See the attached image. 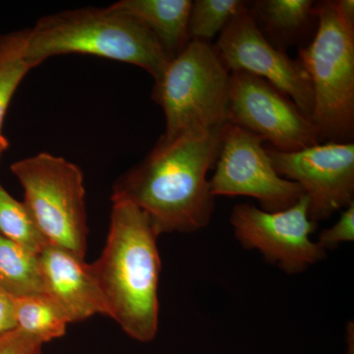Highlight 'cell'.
<instances>
[{
    "mask_svg": "<svg viewBox=\"0 0 354 354\" xmlns=\"http://www.w3.org/2000/svg\"><path fill=\"white\" fill-rule=\"evenodd\" d=\"M44 344L19 328L0 334V354H44Z\"/></svg>",
    "mask_w": 354,
    "mask_h": 354,
    "instance_id": "obj_21",
    "label": "cell"
},
{
    "mask_svg": "<svg viewBox=\"0 0 354 354\" xmlns=\"http://www.w3.org/2000/svg\"><path fill=\"white\" fill-rule=\"evenodd\" d=\"M354 241V202L342 212L341 218L319 236L318 244L324 250L335 249L344 242Z\"/></svg>",
    "mask_w": 354,
    "mask_h": 354,
    "instance_id": "obj_20",
    "label": "cell"
},
{
    "mask_svg": "<svg viewBox=\"0 0 354 354\" xmlns=\"http://www.w3.org/2000/svg\"><path fill=\"white\" fill-rule=\"evenodd\" d=\"M227 121L291 153L320 144L315 125L288 95L246 72H230Z\"/></svg>",
    "mask_w": 354,
    "mask_h": 354,
    "instance_id": "obj_8",
    "label": "cell"
},
{
    "mask_svg": "<svg viewBox=\"0 0 354 354\" xmlns=\"http://www.w3.org/2000/svg\"><path fill=\"white\" fill-rule=\"evenodd\" d=\"M0 288L10 297L46 295L39 255L0 234Z\"/></svg>",
    "mask_w": 354,
    "mask_h": 354,
    "instance_id": "obj_15",
    "label": "cell"
},
{
    "mask_svg": "<svg viewBox=\"0 0 354 354\" xmlns=\"http://www.w3.org/2000/svg\"><path fill=\"white\" fill-rule=\"evenodd\" d=\"M16 328L12 298L0 288V334Z\"/></svg>",
    "mask_w": 354,
    "mask_h": 354,
    "instance_id": "obj_22",
    "label": "cell"
},
{
    "mask_svg": "<svg viewBox=\"0 0 354 354\" xmlns=\"http://www.w3.org/2000/svg\"><path fill=\"white\" fill-rule=\"evenodd\" d=\"M191 6V0H121L111 6L145 26L171 60L190 41L187 28Z\"/></svg>",
    "mask_w": 354,
    "mask_h": 354,
    "instance_id": "obj_14",
    "label": "cell"
},
{
    "mask_svg": "<svg viewBox=\"0 0 354 354\" xmlns=\"http://www.w3.org/2000/svg\"><path fill=\"white\" fill-rule=\"evenodd\" d=\"M230 72L212 44L190 41L156 79L152 97L165 118V139L223 129Z\"/></svg>",
    "mask_w": 354,
    "mask_h": 354,
    "instance_id": "obj_5",
    "label": "cell"
},
{
    "mask_svg": "<svg viewBox=\"0 0 354 354\" xmlns=\"http://www.w3.org/2000/svg\"><path fill=\"white\" fill-rule=\"evenodd\" d=\"M260 137L227 122L221 131L220 153L209 189L216 196L252 197L266 212L290 209L305 193L279 176Z\"/></svg>",
    "mask_w": 354,
    "mask_h": 354,
    "instance_id": "obj_7",
    "label": "cell"
},
{
    "mask_svg": "<svg viewBox=\"0 0 354 354\" xmlns=\"http://www.w3.org/2000/svg\"><path fill=\"white\" fill-rule=\"evenodd\" d=\"M221 131L160 137L142 162L114 183L111 201L143 209L158 235L206 227L215 206L208 172L220 153Z\"/></svg>",
    "mask_w": 354,
    "mask_h": 354,
    "instance_id": "obj_1",
    "label": "cell"
},
{
    "mask_svg": "<svg viewBox=\"0 0 354 354\" xmlns=\"http://www.w3.org/2000/svg\"><path fill=\"white\" fill-rule=\"evenodd\" d=\"M308 206L305 195L295 206L279 212L239 204L232 209L230 223L244 248L259 251L286 274H299L326 257V250L310 239L317 223L309 218Z\"/></svg>",
    "mask_w": 354,
    "mask_h": 354,
    "instance_id": "obj_9",
    "label": "cell"
},
{
    "mask_svg": "<svg viewBox=\"0 0 354 354\" xmlns=\"http://www.w3.org/2000/svg\"><path fill=\"white\" fill-rule=\"evenodd\" d=\"M12 298L16 327L46 342L66 334V316L48 295H34Z\"/></svg>",
    "mask_w": 354,
    "mask_h": 354,
    "instance_id": "obj_16",
    "label": "cell"
},
{
    "mask_svg": "<svg viewBox=\"0 0 354 354\" xmlns=\"http://www.w3.org/2000/svg\"><path fill=\"white\" fill-rule=\"evenodd\" d=\"M69 53L136 65L153 80L169 62L145 26L111 6L51 14L29 29L28 57L36 66L48 58Z\"/></svg>",
    "mask_w": 354,
    "mask_h": 354,
    "instance_id": "obj_3",
    "label": "cell"
},
{
    "mask_svg": "<svg viewBox=\"0 0 354 354\" xmlns=\"http://www.w3.org/2000/svg\"><path fill=\"white\" fill-rule=\"evenodd\" d=\"M24 190V204L50 245L84 260L87 251L85 187L80 167L62 157L39 153L13 162Z\"/></svg>",
    "mask_w": 354,
    "mask_h": 354,
    "instance_id": "obj_6",
    "label": "cell"
},
{
    "mask_svg": "<svg viewBox=\"0 0 354 354\" xmlns=\"http://www.w3.org/2000/svg\"><path fill=\"white\" fill-rule=\"evenodd\" d=\"M337 13L342 20L354 28V1L353 0H335L334 1Z\"/></svg>",
    "mask_w": 354,
    "mask_h": 354,
    "instance_id": "obj_23",
    "label": "cell"
},
{
    "mask_svg": "<svg viewBox=\"0 0 354 354\" xmlns=\"http://www.w3.org/2000/svg\"><path fill=\"white\" fill-rule=\"evenodd\" d=\"M279 176L301 186L309 218L325 221L354 202V144L320 143L297 152L266 147Z\"/></svg>",
    "mask_w": 354,
    "mask_h": 354,
    "instance_id": "obj_11",
    "label": "cell"
},
{
    "mask_svg": "<svg viewBox=\"0 0 354 354\" xmlns=\"http://www.w3.org/2000/svg\"><path fill=\"white\" fill-rule=\"evenodd\" d=\"M313 0H258L248 4L254 22L279 50L308 46L318 29Z\"/></svg>",
    "mask_w": 354,
    "mask_h": 354,
    "instance_id": "obj_13",
    "label": "cell"
},
{
    "mask_svg": "<svg viewBox=\"0 0 354 354\" xmlns=\"http://www.w3.org/2000/svg\"><path fill=\"white\" fill-rule=\"evenodd\" d=\"M9 147L8 140L6 138V136L0 137V158H1L2 153L6 152Z\"/></svg>",
    "mask_w": 354,
    "mask_h": 354,
    "instance_id": "obj_24",
    "label": "cell"
},
{
    "mask_svg": "<svg viewBox=\"0 0 354 354\" xmlns=\"http://www.w3.org/2000/svg\"><path fill=\"white\" fill-rule=\"evenodd\" d=\"M0 234L36 254L48 245L24 202L18 201L0 183Z\"/></svg>",
    "mask_w": 354,
    "mask_h": 354,
    "instance_id": "obj_18",
    "label": "cell"
},
{
    "mask_svg": "<svg viewBox=\"0 0 354 354\" xmlns=\"http://www.w3.org/2000/svg\"><path fill=\"white\" fill-rule=\"evenodd\" d=\"M318 29L298 59L313 90L311 120L321 143H351L354 138V28L334 0L315 1Z\"/></svg>",
    "mask_w": 354,
    "mask_h": 354,
    "instance_id": "obj_4",
    "label": "cell"
},
{
    "mask_svg": "<svg viewBox=\"0 0 354 354\" xmlns=\"http://www.w3.org/2000/svg\"><path fill=\"white\" fill-rule=\"evenodd\" d=\"M242 0H195L188 18L189 41H206L215 38L230 21L246 6Z\"/></svg>",
    "mask_w": 354,
    "mask_h": 354,
    "instance_id": "obj_19",
    "label": "cell"
},
{
    "mask_svg": "<svg viewBox=\"0 0 354 354\" xmlns=\"http://www.w3.org/2000/svg\"><path fill=\"white\" fill-rule=\"evenodd\" d=\"M28 38L29 29L0 35V137L16 90L28 72L37 67L28 57Z\"/></svg>",
    "mask_w": 354,
    "mask_h": 354,
    "instance_id": "obj_17",
    "label": "cell"
},
{
    "mask_svg": "<svg viewBox=\"0 0 354 354\" xmlns=\"http://www.w3.org/2000/svg\"><path fill=\"white\" fill-rule=\"evenodd\" d=\"M214 48L228 71L246 72L264 79L311 118L313 90L306 70L299 59H292L263 36L248 3L221 31Z\"/></svg>",
    "mask_w": 354,
    "mask_h": 354,
    "instance_id": "obj_10",
    "label": "cell"
},
{
    "mask_svg": "<svg viewBox=\"0 0 354 354\" xmlns=\"http://www.w3.org/2000/svg\"><path fill=\"white\" fill-rule=\"evenodd\" d=\"M158 234L147 213L129 202H113L106 246L88 264L106 307L125 334L150 342L158 327L160 274Z\"/></svg>",
    "mask_w": 354,
    "mask_h": 354,
    "instance_id": "obj_2",
    "label": "cell"
},
{
    "mask_svg": "<svg viewBox=\"0 0 354 354\" xmlns=\"http://www.w3.org/2000/svg\"><path fill=\"white\" fill-rule=\"evenodd\" d=\"M39 262L46 295L62 310L69 324L95 314L106 316L101 290L84 260L48 244L39 254Z\"/></svg>",
    "mask_w": 354,
    "mask_h": 354,
    "instance_id": "obj_12",
    "label": "cell"
}]
</instances>
